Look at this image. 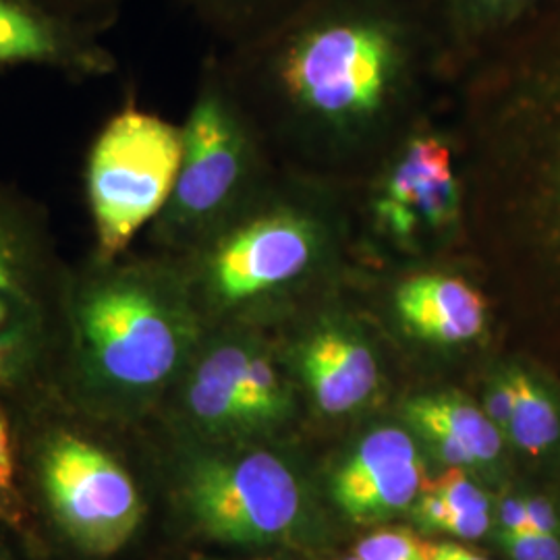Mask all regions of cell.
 I'll use <instances>...</instances> for the list:
<instances>
[{
    "label": "cell",
    "mask_w": 560,
    "mask_h": 560,
    "mask_svg": "<svg viewBox=\"0 0 560 560\" xmlns=\"http://www.w3.org/2000/svg\"><path fill=\"white\" fill-rule=\"evenodd\" d=\"M48 11L57 13L83 30L106 36L119 23L129 0H36Z\"/></svg>",
    "instance_id": "cell-19"
},
{
    "label": "cell",
    "mask_w": 560,
    "mask_h": 560,
    "mask_svg": "<svg viewBox=\"0 0 560 560\" xmlns=\"http://www.w3.org/2000/svg\"><path fill=\"white\" fill-rule=\"evenodd\" d=\"M529 532L534 534H557L559 532V517L552 502L541 497H523Z\"/></svg>",
    "instance_id": "cell-26"
},
{
    "label": "cell",
    "mask_w": 560,
    "mask_h": 560,
    "mask_svg": "<svg viewBox=\"0 0 560 560\" xmlns=\"http://www.w3.org/2000/svg\"><path fill=\"white\" fill-rule=\"evenodd\" d=\"M502 550L511 560H541L540 540L534 532H502L499 534Z\"/></svg>",
    "instance_id": "cell-25"
},
{
    "label": "cell",
    "mask_w": 560,
    "mask_h": 560,
    "mask_svg": "<svg viewBox=\"0 0 560 560\" xmlns=\"http://www.w3.org/2000/svg\"><path fill=\"white\" fill-rule=\"evenodd\" d=\"M342 560H363V559H360V557H358V555H355V552H353V555H351V557H347V559H342Z\"/></svg>",
    "instance_id": "cell-31"
},
{
    "label": "cell",
    "mask_w": 560,
    "mask_h": 560,
    "mask_svg": "<svg viewBox=\"0 0 560 560\" xmlns=\"http://www.w3.org/2000/svg\"><path fill=\"white\" fill-rule=\"evenodd\" d=\"M162 402L208 436H245L289 420L298 388L272 330L224 324L206 326Z\"/></svg>",
    "instance_id": "cell-7"
},
{
    "label": "cell",
    "mask_w": 560,
    "mask_h": 560,
    "mask_svg": "<svg viewBox=\"0 0 560 560\" xmlns=\"http://www.w3.org/2000/svg\"><path fill=\"white\" fill-rule=\"evenodd\" d=\"M451 511H490V501L463 467H448L439 478L430 480Z\"/></svg>",
    "instance_id": "cell-21"
},
{
    "label": "cell",
    "mask_w": 560,
    "mask_h": 560,
    "mask_svg": "<svg viewBox=\"0 0 560 560\" xmlns=\"http://www.w3.org/2000/svg\"><path fill=\"white\" fill-rule=\"evenodd\" d=\"M335 191L280 168L235 217L177 258L206 326L272 330L332 280L349 229Z\"/></svg>",
    "instance_id": "cell-3"
},
{
    "label": "cell",
    "mask_w": 560,
    "mask_h": 560,
    "mask_svg": "<svg viewBox=\"0 0 560 560\" xmlns=\"http://www.w3.org/2000/svg\"><path fill=\"white\" fill-rule=\"evenodd\" d=\"M361 219L368 237L395 252H411L459 214V180L448 145L418 133L390 148L365 180Z\"/></svg>",
    "instance_id": "cell-10"
},
{
    "label": "cell",
    "mask_w": 560,
    "mask_h": 560,
    "mask_svg": "<svg viewBox=\"0 0 560 560\" xmlns=\"http://www.w3.org/2000/svg\"><path fill=\"white\" fill-rule=\"evenodd\" d=\"M490 525V511H451L442 523L441 532L460 540H478Z\"/></svg>",
    "instance_id": "cell-24"
},
{
    "label": "cell",
    "mask_w": 560,
    "mask_h": 560,
    "mask_svg": "<svg viewBox=\"0 0 560 560\" xmlns=\"http://www.w3.org/2000/svg\"><path fill=\"white\" fill-rule=\"evenodd\" d=\"M502 532H529V521L523 497H506L499 506Z\"/></svg>",
    "instance_id": "cell-27"
},
{
    "label": "cell",
    "mask_w": 560,
    "mask_h": 560,
    "mask_svg": "<svg viewBox=\"0 0 560 560\" xmlns=\"http://www.w3.org/2000/svg\"><path fill=\"white\" fill-rule=\"evenodd\" d=\"M428 480L416 439L397 425L368 432L332 478V499L355 523H381L409 511Z\"/></svg>",
    "instance_id": "cell-12"
},
{
    "label": "cell",
    "mask_w": 560,
    "mask_h": 560,
    "mask_svg": "<svg viewBox=\"0 0 560 560\" xmlns=\"http://www.w3.org/2000/svg\"><path fill=\"white\" fill-rule=\"evenodd\" d=\"M355 555L363 560H428V541L409 529H378L358 541Z\"/></svg>",
    "instance_id": "cell-20"
},
{
    "label": "cell",
    "mask_w": 560,
    "mask_h": 560,
    "mask_svg": "<svg viewBox=\"0 0 560 560\" xmlns=\"http://www.w3.org/2000/svg\"><path fill=\"white\" fill-rule=\"evenodd\" d=\"M183 494L210 538L235 546L289 540L305 515L298 474L268 451L201 459L187 474Z\"/></svg>",
    "instance_id": "cell-8"
},
{
    "label": "cell",
    "mask_w": 560,
    "mask_h": 560,
    "mask_svg": "<svg viewBox=\"0 0 560 560\" xmlns=\"http://www.w3.org/2000/svg\"><path fill=\"white\" fill-rule=\"evenodd\" d=\"M300 324L293 337L277 342L295 388L300 386L322 416H351L378 397L381 355L358 322L322 312Z\"/></svg>",
    "instance_id": "cell-11"
},
{
    "label": "cell",
    "mask_w": 560,
    "mask_h": 560,
    "mask_svg": "<svg viewBox=\"0 0 560 560\" xmlns=\"http://www.w3.org/2000/svg\"><path fill=\"white\" fill-rule=\"evenodd\" d=\"M390 305L405 332L434 345L478 339L488 320L480 291L459 277L421 272L393 287Z\"/></svg>",
    "instance_id": "cell-15"
},
{
    "label": "cell",
    "mask_w": 560,
    "mask_h": 560,
    "mask_svg": "<svg viewBox=\"0 0 560 560\" xmlns=\"http://www.w3.org/2000/svg\"><path fill=\"white\" fill-rule=\"evenodd\" d=\"M502 2H521V0H502Z\"/></svg>",
    "instance_id": "cell-32"
},
{
    "label": "cell",
    "mask_w": 560,
    "mask_h": 560,
    "mask_svg": "<svg viewBox=\"0 0 560 560\" xmlns=\"http://www.w3.org/2000/svg\"><path fill=\"white\" fill-rule=\"evenodd\" d=\"M212 50L279 168L330 185L381 148L409 62L384 0H303L258 38Z\"/></svg>",
    "instance_id": "cell-1"
},
{
    "label": "cell",
    "mask_w": 560,
    "mask_h": 560,
    "mask_svg": "<svg viewBox=\"0 0 560 560\" xmlns=\"http://www.w3.org/2000/svg\"><path fill=\"white\" fill-rule=\"evenodd\" d=\"M179 127L175 183L161 214L145 229V249L175 260L235 217L280 171L214 50L201 60Z\"/></svg>",
    "instance_id": "cell-4"
},
{
    "label": "cell",
    "mask_w": 560,
    "mask_h": 560,
    "mask_svg": "<svg viewBox=\"0 0 560 560\" xmlns=\"http://www.w3.org/2000/svg\"><path fill=\"white\" fill-rule=\"evenodd\" d=\"M405 423L448 467L480 469L501 459L504 436L481 407L459 395H418L400 407Z\"/></svg>",
    "instance_id": "cell-16"
},
{
    "label": "cell",
    "mask_w": 560,
    "mask_h": 560,
    "mask_svg": "<svg viewBox=\"0 0 560 560\" xmlns=\"http://www.w3.org/2000/svg\"><path fill=\"white\" fill-rule=\"evenodd\" d=\"M212 38V48L254 40L293 13L303 0H175Z\"/></svg>",
    "instance_id": "cell-17"
},
{
    "label": "cell",
    "mask_w": 560,
    "mask_h": 560,
    "mask_svg": "<svg viewBox=\"0 0 560 560\" xmlns=\"http://www.w3.org/2000/svg\"><path fill=\"white\" fill-rule=\"evenodd\" d=\"M541 560H560L559 534H538Z\"/></svg>",
    "instance_id": "cell-29"
},
{
    "label": "cell",
    "mask_w": 560,
    "mask_h": 560,
    "mask_svg": "<svg viewBox=\"0 0 560 560\" xmlns=\"http://www.w3.org/2000/svg\"><path fill=\"white\" fill-rule=\"evenodd\" d=\"M0 520L20 523L21 502L15 483V457L11 432L7 421L0 418Z\"/></svg>",
    "instance_id": "cell-22"
},
{
    "label": "cell",
    "mask_w": 560,
    "mask_h": 560,
    "mask_svg": "<svg viewBox=\"0 0 560 560\" xmlns=\"http://www.w3.org/2000/svg\"><path fill=\"white\" fill-rule=\"evenodd\" d=\"M428 560H490L457 541L428 544Z\"/></svg>",
    "instance_id": "cell-28"
},
{
    "label": "cell",
    "mask_w": 560,
    "mask_h": 560,
    "mask_svg": "<svg viewBox=\"0 0 560 560\" xmlns=\"http://www.w3.org/2000/svg\"><path fill=\"white\" fill-rule=\"evenodd\" d=\"M513 402H515V390H513L511 374L506 370L504 374L490 381L488 388H486V395H483V407H481L486 418L499 428L504 441L509 436Z\"/></svg>",
    "instance_id": "cell-23"
},
{
    "label": "cell",
    "mask_w": 560,
    "mask_h": 560,
    "mask_svg": "<svg viewBox=\"0 0 560 560\" xmlns=\"http://www.w3.org/2000/svg\"><path fill=\"white\" fill-rule=\"evenodd\" d=\"M523 164V212L532 240L544 260L560 268V85L532 90L515 115V133Z\"/></svg>",
    "instance_id": "cell-14"
},
{
    "label": "cell",
    "mask_w": 560,
    "mask_h": 560,
    "mask_svg": "<svg viewBox=\"0 0 560 560\" xmlns=\"http://www.w3.org/2000/svg\"><path fill=\"white\" fill-rule=\"evenodd\" d=\"M69 275L46 210L0 179V395L34 381L60 345Z\"/></svg>",
    "instance_id": "cell-5"
},
{
    "label": "cell",
    "mask_w": 560,
    "mask_h": 560,
    "mask_svg": "<svg viewBox=\"0 0 560 560\" xmlns=\"http://www.w3.org/2000/svg\"><path fill=\"white\" fill-rule=\"evenodd\" d=\"M203 330L179 261L150 249L88 256L67 284L65 381L92 411L140 413L168 395Z\"/></svg>",
    "instance_id": "cell-2"
},
{
    "label": "cell",
    "mask_w": 560,
    "mask_h": 560,
    "mask_svg": "<svg viewBox=\"0 0 560 560\" xmlns=\"http://www.w3.org/2000/svg\"><path fill=\"white\" fill-rule=\"evenodd\" d=\"M0 67H40L90 81L110 78L119 62L102 36L36 0H0Z\"/></svg>",
    "instance_id": "cell-13"
},
{
    "label": "cell",
    "mask_w": 560,
    "mask_h": 560,
    "mask_svg": "<svg viewBox=\"0 0 560 560\" xmlns=\"http://www.w3.org/2000/svg\"><path fill=\"white\" fill-rule=\"evenodd\" d=\"M180 154L179 122L127 104L106 120L83 164L92 258L133 249L168 201Z\"/></svg>",
    "instance_id": "cell-6"
},
{
    "label": "cell",
    "mask_w": 560,
    "mask_h": 560,
    "mask_svg": "<svg viewBox=\"0 0 560 560\" xmlns=\"http://www.w3.org/2000/svg\"><path fill=\"white\" fill-rule=\"evenodd\" d=\"M46 502L69 540L108 557L140 527V490L119 460L71 432L55 434L42 455Z\"/></svg>",
    "instance_id": "cell-9"
},
{
    "label": "cell",
    "mask_w": 560,
    "mask_h": 560,
    "mask_svg": "<svg viewBox=\"0 0 560 560\" xmlns=\"http://www.w3.org/2000/svg\"><path fill=\"white\" fill-rule=\"evenodd\" d=\"M509 374L515 390V402L506 441L513 442L532 457H540L559 442V405L540 382L525 370L511 368Z\"/></svg>",
    "instance_id": "cell-18"
},
{
    "label": "cell",
    "mask_w": 560,
    "mask_h": 560,
    "mask_svg": "<svg viewBox=\"0 0 560 560\" xmlns=\"http://www.w3.org/2000/svg\"><path fill=\"white\" fill-rule=\"evenodd\" d=\"M0 560H9V555H7V550L0 546Z\"/></svg>",
    "instance_id": "cell-30"
}]
</instances>
